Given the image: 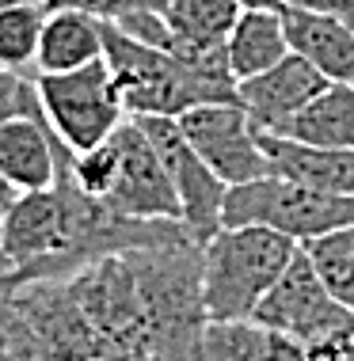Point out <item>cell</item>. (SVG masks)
Instances as JSON below:
<instances>
[{
	"instance_id": "6da1fadb",
	"label": "cell",
	"mask_w": 354,
	"mask_h": 361,
	"mask_svg": "<svg viewBox=\"0 0 354 361\" xmlns=\"http://www.w3.org/2000/svg\"><path fill=\"white\" fill-rule=\"evenodd\" d=\"M107 65L134 118H183L194 106L240 103V80L229 65H187L183 57L156 50L107 23Z\"/></svg>"
},
{
	"instance_id": "7a4b0ae2",
	"label": "cell",
	"mask_w": 354,
	"mask_h": 361,
	"mask_svg": "<svg viewBox=\"0 0 354 361\" xmlns=\"http://www.w3.org/2000/svg\"><path fill=\"white\" fill-rule=\"evenodd\" d=\"M297 240L263 224H221L202 243V300L210 319H252L274 281L286 274Z\"/></svg>"
},
{
	"instance_id": "3957f363",
	"label": "cell",
	"mask_w": 354,
	"mask_h": 361,
	"mask_svg": "<svg viewBox=\"0 0 354 361\" xmlns=\"http://www.w3.org/2000/svg\"><path fill=\"white\" fill-rule=\"evenodd\" d=\"M221 224H263L282 236L312 243L328 232L354 224V194H328L317 187L293 183L286 175H263V179L229 187Z\"/></svg>"
},
{
	"instance_id": "277c9868",
	"label": "cell",
	"mask_w": 354,
	"mask_h": 361,
	"mask_svg": "<svg viewBox=\"0 0 354 361\" xmlns=\"http://www.w3.org/2000/svg\"><path fill=\"white\" fill-rule=\"evenodd\" d=\"M35 87H38L46 126L73 152H88L95 145L111 141L114 130L130 114L111 76L107 57L73 73H38Z\"/></svg>"
},
{
	"instance_id": "5b68a950",
	"label": "cell",
	"mask_w": 354,
	"mask_h": 361,
	"mask_svg": "<svg viewBox=\"0 0 354 361\" xmlns=\"http://www.w3.org/2000/svg\"><path fill=\"white\" fill-rule=\"evenodd\" d=\"M183 137L191 141V149L221 175L229 187L274 175L267 152H263L259 130L252 126L248 111L240 103H210L194 106L179 118Z\"/></svg>"
},
{
	"instance_id": "8992f818",
	"label": "cell",
	"mask_w": 354,
	"mask_h": 361,
	"mask_svg": "<svg viewBox=\"0 0 354 361\" xmlns=\"http://www.w3.org/2000/svg\"><path fill=\"white\" fill-rule=\"evenodd\" d=\"M137 122H141V130L149 133V141L156 145L164 168H168V175H172V187H175V194H179V206H183V224L206 243L221 228L229 183L191 149V141H187L183 130H179V118L141 114Z\"/></svg>"
},
{
	"instance_id": "52a82bcc",
	"label": "cell",
	"mask_w": 354,
	"mask_h": 361,
	"mask_svg": "<svg viewBox=\"0 0 354 361\" xmlns=\"http://www.w3.org/2000/svg\"><path fill=\"white\" fill-rule=\"evenodd\" d=\"M252 319L259 327L282 331V335H293L297 343H309V338H320L336 327L354 324V312L331 297V289L324 286V278L317 274L312 259L301 247L286 267V274L274 281V289L255 308Z\"/></svg>"
},
{
	"instance_id": "ba28073f",
	"label": "cell",
	"mask_w": 354,
	"mask_h": 361,
	"mask_svg": "<svg viewBox=\"0 0 354 361\" xmlns=\"http://www.w3.org/2000/svg\"><path fill=\"white\" fill-rule=\"evenodd\" d=\"M114 152H118V179L107 202L126 213V217H141V221H183L179 194L172 187V175L164 168L156 145L149 141V133L141 130L137 118H126L114 130Z\"/></svg>"
},
{
	"instance_id": "9c48e42d",
	"label": "cell",
	"mask_w": 354,
	"mask_h": 361,
	"mask_svg": "<svg viewBox=\"0 0 354 361\" xmlns=\"http://www.w3.org/2000/svg\"><path fill=\"white\" fill-rule=\"evenodd\" d=\"M8 297L31 319V327L38 331V338L54 361H103L100 338L88 324V312L69 278L31 281V286L8 289Z\"/></svg>"
},
{
	"instance_id": "30bf717a",
	"label": "cell",
	"mask_w": 354,
	"mask_h": 361,
	"mask_svg": "<svg viewBox=\"0 0 354 361\" xmlns=\"http://www.w3.org/2000/svg\"><path fill=\"white\" fill-rule=\"evenodd\" d=\"M331 80L320 69H312L305 57L290 54L286 61H278L274 69L252 76V80H240V106L248 111L252 126L259 133H286L290 122L309 106L317 95L328 87Z\"/></svg>"
},
{
	"instance_id": "8fae6325",
	"label": "cell",
	"mask_w": 354,
	"mask_h": 361,
	"mask_svg": "<svg viewBox=\"0 0 354 361\" xmlns=\"http://www.w3.org/2000/svg\"><path fill=\"white\" fill-rule=\"evenodd\" d=\"M244 8L236 0H172L164 19L172 27V54L187 65H229V42Z\"/></svg>"
},
{
	"instance_id": "7c38bea8",
	"label": "cell",
	"mask_w": 354,
	"mask_h": 361,
	"mask_svg": "<svg viewBox=\"0 0 354 361\" xmlns=\"http://www.w3.org/2000/svg\"><path fill=\"white\" fill-rule=\"evenodd\" d=\"M290 54L305 57L336 84H354V23L336 16H312L297 8H282Z\"/></svg>"
},
{
	"instance_id": "4fadbf2b",
	"label": "cell",
	"mask_w": 354,
	"mask_h": 361,
	"mask_svg": "<svg viewBox=\"0 0 354 361\" xmlns=\"http://www.w3.org/2000/svg\"><path fill=\"white\" fill-rule=\"evenodd\" d=\"M107 54V23L81 8H54L46 16L42 38H38L35 76L38 73H73Z\"/></svg>"
},
{
	"instance_id": "5bb4252c",
	"label": "cell",
	"mask_w": 354,
	"mask_h": 361,
	"mask_svg": "<svg viewBox=\"0 0 354 361\" xmlns=\"http://www.w3.org/2000/svg\"><path fill=\"white\" fill-rule=\"evenodd\" d=\"M0 179L23 190H46L57 179V133L46 118H12L0 126Z\"/></svg>"
},
{
	"instance_id": "9a60e30c",
	"label": "cell",
	"mask_w": 354,
	"mask_h": 361,
	"mask_svg": "<svg viewBox=\"0 0 354 361\" xmlns=\"http://www.w3.org/2000/svg\"><path fill=\"white\" fill-rule=\"evenodd\" d=\"M259 141L274 175L328 194H354V149H320L278 133H259Z\"/></svg>"
},
{
	"instance_id": "2e32d148",
	"label": "cell",
	"mask_w": 354,
	"mask_h": 361,
	"mask_svg": "<svg viewBox=\"0 0 354 361\" xmlns=\"http://www.w3.org/2000/svg\"><path fill=\"white\" fill-rule=\"evenodd\" d=\"M225 54H229V69L236 80H252V76L274 69L278 61H286L290 38L282 12H263V8L240 12L229 42H225Z\"/></svg>"
},
{
	"instance_id": "e0dca14e",
	"label": "cell",
	"mask_w": 354,
	"mask_h": 361,
	"mask_svg": "<svg viewBox=\"0 0 354 361\" xmlns=\"http://www.w3.org/2000/svg\"><path fill=\"white\" fill-rule=\"evenodd\" d=\"M282 137L320 145V149H354V84L331 80L312 99Z\"/></svg>"
},
{
	"instance_id": "ac0fdd59",
	"label": "cell",
	"mask_w": 354,
	"mask_h": 361,
	"mask_svg": "<svg viewBox=\"0 0 354 361\" xmlns=\"http://www.w3.org/2000/svg\"><path fill=\"white\" fill-rule=\"evenodd\" d=\"M301 247L312 259L324 286L331 289V297L354 312V224L339 232H328V236H320L312 243H301Z\"/></svg>"
},
{
	"instance_id": "d6986e66",
	"label": "cell",
	"mask_w": 354,
	"mask_h": 361,
	"mask_svg": "<svg viewBox=\"0 0 354 361\" xmlns=\"http://www.w3.org/2000/svg\"><path fill=\"white\" fill-rule=\"evenodd\" d=\"M0 361H54L31 319L8 293H0Z\"/></svg>"
},
{
	"instance_id": "ffe728a7",
	"label": "cell",
	"mask_w": 354,
	"mask_h": 361,
	"mask_svg": "<svg viewBox=\"0 0 354 361\" xmlns=\"http://www.w3.org/2000/svg\"><path fill=\"white\" fill-rule=\"evenodd\" d=\"M69 168H73V179L81 183V190L95 194V198H107L114 187V179H118V152H114L111 141H103L88 152H73L69 156Z\"/></svg>"
},
{
	"instance_id": "44dd1931",
	"label": "cell",
	"mask_w": 354,
	"mask_h": 361,
	"mask_svg": "<svg viewBox=\"0 0 354 361\" xmlns=\"http://www.w3.org/2000/svg\"><path fill=\"white\" fill-rule=\"evenodd\" d=\"M12 118H42V103H38L35 80L23 73L0 69V126Z\"/></svg>"
},
{
	"instance_id": "7402d4cb",
	"label": "cell",
	"mask_w": 354,
	"mask_h": 361,
	"mask_svg": "<svg viewBox=\"0 0 354 361\" xmlns=\"http://www.w3.org/2000/svg\"><path fill=\"white\" fill-rule=\"evenodd\" d=\"M172 0H50L54 8H81L88 16H100L103 23H118V19L134 16V12H168Z\"/></svg>"
},
{
	"instance_id": "603a6c76",
	"label": "cell",
	"mask_w": 354,
	"mask_h": 361,
	"mask_svg": "<svg viewBox=\"0 0 354 361\" xmlns=\"http://www.w3.org/2000/svg\"><path fill=\"white\" fill-rule=\"evenodd\" d=\"M305 346V361H354V324L336 327L320 338H309Z\"/></svg>"
},
{
	"instance_id": "cb8c5ba5",
	"label": "cell",
	"mask_w": 354,
	"mask_h": 361,
	"mask_svg": "<svg viewBox=\"0 0 354 361\" xmlns=\"http://www.w3.org/2000/svg\"><path fill=\"white\" fill-rule=\"evenodd\" d=\"M255 361H305V346L293 335H282V331H271L267 327V335H263V346H259V354H255Z\"/></svg>"
},
{
	"instance_id": "d4e9b609",
	"label": "cell",
	"mask_w": 354,
	"mask_h": 361,
	"mask_svg": "<svg viewBox=\"0 0 354 361\" xmlns=\"http://www.w3.org/2000/svg\"><path fill=\"white\" fill-rule=\"evenodd\" d=\"M286 8H297V12H312V16H336L354 23V0H282Z\"/></svg>"
},
{
	"instance_id": "484cf974",
	"label": "cell",
	"mask_w": 354,
	"mask_h": 361,
	"mask_svg": "<svg viewBox=\"0 0 354 361\" xmlns=\"http://www.w3.org/2000/svg\"><path fill=\"white\" fill-rule=\"evenodd\" d=\"M16 198H19V190H16L8 179H0V278L8 274V259H4V221H8V213H12Z\"/></svg>"
},
{
	"instance_id": "4316f807",
	"label": "cell",
	"mask_w": 354,
	"mask_h": 361,
	"mask_svg": "<svg viewBox=\"0 0 354 361\" xmlns=\"http://www.w3.org/2000/svg\"><path fill=\"white\" fill-rule=\"evenodd\" d=\"M236 4L244 8V12H252V8H263V12H282V0H236Z\"/></svg>"
}]
</instances>
